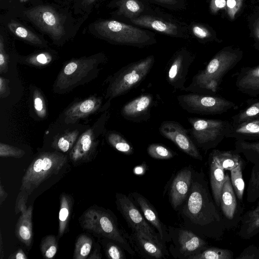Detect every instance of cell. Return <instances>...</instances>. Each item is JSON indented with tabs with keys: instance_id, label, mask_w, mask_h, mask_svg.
<instances>
[{
	"instance_id": "27",
	"label": "cell",
	"mask_w": 259,
	"mask_h": 259,
	"mask_svg": "<svg viewBox=\"0 0 259 259\" xmlns=\"http://www.w3.org/2000/svg\"><path fill=\"white\" fill-rule=\"evenodd\" d=\"M73 203V199L70 195L66 193L61 194L58 234L59 238H61L66 232Z\"/></svg>"
},
{
	"instance_id": "22",
	"label": "cell",
	"mask_w": 259,
	"mask_h": 259,
	"mask_svg": "<svg viewBox=\"0 0 259 259\" xmlns=\"http://www.w3.org/2000/svg\"><path fill=\"white\" fill-rule=\"evenodd\" d=\"M133 197L139 205L144 218L158 231L161 239L164 242L170 240L168 231L160 221L157 211L149 201L137 192L132 193Z\"/></svg>"
},
{
	"instance_id": "52",
	"label": "cell",
	"mask_w": 259,
	"mask_h": 259,
	"mask_svg": "<svg viewBox=\"0 0 259 259\" xmlns=\"http://www.w3.org/2000/svg\"><path fill=\"white\" fill-rule=\"evenodd\" d=\"M8 194L6 192L1 182L0 183V205H2L3 202L6 200Z\"/></svg>"
},
{
	"instance_id": "18",
	"label": "cell",
	"mask_w": 259,
	"mask_h": 259,
	"mask_svg": "<svg viewBox=\"0 0 259 259\" xmlns=\"http://www.w3.org/2000/svg\"><path fill=\"white\" fill-rule=\"evenodd\" d=\"M102 98L91 96L77 102L69 106L63 113L65 123H74L97 112L101 108Z\"/></svg>"
},
{
	"instance_id": "48",
	"label": "cell",
	"mask_w": 259,
	"mask_h": 259,
	"mask_svg": "<svg viewBox=\"0 0 259 259\" xmlns=\"http://www.w3.org/2000/svg\"><path fill=\"white\" fill-rule=\"evenodd\" d=\"M9 56L7 54L4 38L2 35L0 36V73H6L8 71Z\"/></svg>"
},
{
	"instance_id": "54",
	"label": "cell",
	"mask_w": 259,
	"mask_h": 259,
	"mask_svg": "<svg viewBox=\"0 0 259 259\" xmlns=\"http://www.w3.org/2000/svg\"><path fill=\"white\" fill-rule=\"evenodd\" d=\"M102 257V255L101 253H100L99 250L98 249V248L95 249L94 250V252H93L89 257H88V258L90 259H100Z\"/></svg>"
},
{
	"instance_id": "57",
	"label": "cell",
	"mask_w": 259,
	"mask_h": 259,
	"mask_svg": "<svg viewBox=\"0 0 259 259\" xmlns=\"http://www.w3.org/2000/svg\"><path fill=\"white\" fill-rule=\"evenodd\" d=\"M21 2H26L29 0H19Z\"/></svg>"
},
{
	"instance_id": "45",
	"label": "cell",
	"mask_w": 259,
	"mask_h": 259,
	"mask_svg": "<svg viewBox=\"0 0 259 259\" xmlns=\"http://www.w3.org/2000/svg\"><path fill=\"white\" fill-rule=\"evenodd\" d=\"M25 153L24 150L18 147L3 143H0V156L1 157L20 158Z\"/></svg>"
},
{
	"instance_id": "38",
	"label": "cell",
	"mask_w": 259,
	"mask_h": 259,
	"mask_svg": "<svg viewBox=\"0 0 259 259\" xmlns=\"http://www.w3.org/2000/svg\"><path fill=\"white\" fill-rule=\"evenodd\" d=\"M252 168L247 188V201L253 202L259 197V162Z\"/></svg>"
},
{
	"instance_id": "7",
	"label": "cell",
	"mask_w": 259,
	"mask_h": 259,
	"mask_svg": "<svg viewBox=\"0 0 259 259\" xmlns=\"http://www.w3.org/2000/svg\"><path fill=\"white\" fill-rule=\"evenodd\" d=\"M94 27L100 36L116 44L140 48L156 42L149 32L114 20L99 21Z\"/></svg>"
},
{
	"instance_id": "46",
	"label": "cell",
	"mask_w": 259,
	"mask_h": 259,
	"mask_svg": "<svg viewBox=\"0 0 259 259\" xmlns=\"http://www.w3.org/2000/svg\"><path fill=\"white\" fill-rule=\"evenodd\" d=\"M191 29L193 35L199 40H209L212 37L210 31L202 24H193Z\"/></svg>"
},
{
	"instance_id": "17",
	"label": "cell",
	"mask_w": 259,
	"mask_h": 259,
	"mask_svg": "<svg viewBox=\"0 0 259 259\" xmlns=\"http://www.w3.org/2000/svg\"><path fill=\"white\" fill-rule=\"evenodd\" d=\"M154 97L149 93L141 95L125 104L121 109V115L126 120L140 122L148 120L150 117Z\"/></svg>"
},
{
	"instance_id": "32",
	"label": "cell",
	"mask_w": 259,
	"mask_h": 259,
	"mask_svg": "<svg viewBox=\"0 0 259 259\" xmlns=\"http://www.w3.org/2000/svg\"><path fill=\"white\" fill-rule=\"evenodd\" d=\"M116 6L117 14L129 19L139 16L143 11L142 4L138 0H119Z\"/></svg>"
},
{
	"instance_id": "37",
	"label": "cell",
	"mask_w": 259,
	"mask_h": 259,
	"mask_svg": "<svg viewBox=\"0 0 259 259\" xmlns=\"http://www.w3.org/2000/svg\"><path fill=\"white\" fill-rule=\"evenodd\" d=\"M259 117V101L254 102L240 111L231 118V122L237 124L255 119Z\"/></svg>"
},
{
	"instance_id": "26",
	"label": "cell",
	"mask_w": 259,
	"mask_h": 259,
	"mask_svg": "<svg viewBox=\"0 0 259 259\" xmlns=\"http://www.w3.org/2000/svg\"><path fill=\"white\" fill-rule=\"evenodd\" d=\"M210 181L214 200L217 206H220V199L226 175L224 169L210 156Z\"/></svg>"
},
{
	"instance_id": "13",
	"label": "cell",
	"mask_w": 259,
	"mask_h": 259,
	"mask_svg": "<svg viewBox=\"0 0 259 259\" xmlns=\"http://www.w3.org/2000/svg\"><path fill=\"white\" fill-rule=\"evenodd\" d=\"M117 207L133 230L139 231L157 242L166 251L164 242L145 221L131 200L125 195L116 194Z\"/></svg>"
},
{
	"instance_id": "24",
	"label": "cell",
	"mask_w": 259,
	"mask_h": 259,
	"mask_svg": "<svg viewBox=\"0 0 259 259\" xmlns=\"http://www.w3.org/2000/svg\"><path fill=\"white\" fill-rule=\"evenodd\" d=\"M226 138L239 140L259 141V117L240 124L232 123Z\"/></svg>"
},
{
	"instance_id": "9",
	"label": "cell",
	"mask_w": 259,
	"mask_h": 259,
	"mask_svg": "<svg viewBox=\"0 0 259 259\" xmlns=\"http://www.w3.org/2000/svg\"><path fill=\"white\" fill-rule=\"evenodd\" d=\"M180 106L189 113L205 115L221 114L238 107L224 98L196 93L177 97Z\"/></svg>"
},
{
	"instance_id": "33",
	"label": "cell",
	"mask_w": 259,
	"mask_h": 259,
	"mask_svg": "<svg viewBox=\"0 0 259 259\" xmlns=\"http://www.w3.org/2000/svg\"><path fill=\"white\" fill-rule=\"evenodd\" d=\"M77 130L69 131L58 136L53 143L52 147L58 151L66 152L71 150L79 137Z\"/></svg>"
},
{
	"instance_id": "39",
	"label": "cell",
	"mask_w": 259,
	"mask_h": 259,
	"mask_svg": "<svg viewBox=\"0 0 259 259\" xmlns=\"http://www.w3.org/2000/svg\"><path fill=\"white\" fill-rule=\"evenodd\" d=\"M242 161L235 168L230 170L231 181L233 189L239 200L242 199L244 191V182L242 177Z\"/></svg>"
},
{
	"instance_id": "58",
	"label": "cell",
	"mask_w": 259,
	"mask_h": 259,
	"mask_svg": "<svg viewBox=\"0 0 259 259\" xmlns=\"http://www.w3.org/2000/svg\"><path fill=\"white\" fill-rule=\"evenodd\" d=\"M259 258V257H258Z\"/></svg>"
},
{
	"instance_id": "44",
	"label": "cell",
	"mask_w": 259,
	"mask_h": 259,
	"mask_svg": "<svg viewBox=\"0 0 259 259\" xmlns=\"http://www.w3.org/2000/svg\"><path fill=\"white\" fill-rule=\"evenodd\" d=\"M123 249L116 242H108L105 246V253L107 257L111 259H124L125 255Z\"/></svg>"
},
{
	"instance_id": "10",
	"label": "cell",
	"mask_w": 259,
	"mask_h": 259,
	"mask_svg": "<svg viewBox=\"0 0 259 259\" xmlns=\"http://www.w3.org/2000/svg\"><path fill=\"white\" fill-rule=\"evenodd\" d=\"M110 115L109 111L105 110L91 127L79 136L70 152L72 162L85 161L93 154L98 144V138L104 132Z\"/></svg>"
},
{
	"instance_id": "8",
	"label": "cell",
	"mask_w": 259,
	"mask_h": 259,
	"mask_svg": "<svg viewBox=\"0 0 259 259\" xmlns=\"http://www.w3.org/2000/svg\"><path fill=\"white\" fill-rule=\"evenodd\" d=\"M187 119L191 126L188 131L193 141L205 150L215 147L226 138L232 125L228 120L198 117Z\"/></svg>"
},
{
	"instance_id": "55",
	"label": "cell",
	"mask_w": 259,
	"mask_h": 259,
	"mask_svg": "<svg viewBox=\"0 0 259 259\" xmlns=\"http://www.w3.org/2000/svg\"><path fill=\"white\" fill-rule=\"evenodd\" d=\"M153 1H154L155 2H158V3H160L161 4L169 5H175L178 2V0H153Z\"/></svg>"
},
{
	"instance_id": "12",
	"label": "cell",
	"mask_w": 259,
	"mask_h": 259,
	"mask_svg": "<svg viewBox=\"0 0 259 259\" xmlns=\"http://www.w3.org/2000/svg\"><path fill=\"white\" fill-rule=\"evenodd\" d=\"M168 233L174 242L170 251L176 258L188 259L206 249V242L189 230L169 227Z\"/></svg>"
},
{
	"instance_id": "53",
	"label": "cell",
	"mask_w": 259,
	"mask_h": 259,
	"mask_svg": "<svg viewBox=\"0 0 259 259\" xmlns=\"http://www.w3.org/2000/svg\"><path fill=\"white\" fill-rule=\"evenodd\" d=\"M254 33L257 40L259 42V18L256 21L254 25Z\"/></svg>"
},
{
	"instance_id": "11",
	"label": "cell",
	"mask_w": 259,
	"mask_h": 259,
	"mask_svg": "<svg viewBox=\"0 0 259 259\" xmlns=\"http://www.w3.org/2000/svg\"><path fill=\"white\" fill-rule=\"evenodd\" d=\"M24 13L30 21L52 39L58 40L65 34L62 20L52 7L39 5L25 11Z\"/></svg>"
},
{
	"instance_id": "40",
	"label": "cell",
	"mask_w": 259,
	"mask_h": 259,
	"mask_svg": "<svg viewBox=\"0 0 259 259\" xmlns=\"http://www.w3.org/2000/svg\"><path fill=\"white\" fill-rule=\"evenodd\" d=\"M40 249L44 258H53L58 250L56 237L53 235H48L44 237L40 241Z\"/></svg>"
},
{
	"instance_id": "23",
	"label": "cell",
	"mask_w": 259,
	"mask_h": 259,
	"mask_svg": "<svg viewBox=\"0 0 259 259\" xmlns=\"http://www.w3.org/2000/svg\"><path fill=\"white\" fill-rule=\"evenodd\" d=\"M130 237L139 252L144 257L160 258L164 257L165 251L157 242L152 240L143 232L133 230Z\"/></svg>"
},
{
	"instance_id": "41",
	"label": "cell",
	"mask_w": 259,
	"mask_h": 259,
	"mask_svg": "<svg viewBox=\"0 0 259 259\" xmlns=\"http://www.w3.org/2000/svg\"><path fill=\"white\" fill-rule=\"evenodd\" d=\"M148 154L152 158L157 159H169L176 154L165 146L157 143L149 145L147 149Z\"/></svg>"
},
{
	"instance_id": "42",
	"label": "cell",
	"mask_w": 259,
	"mask_h": 259,
	"mask_svg": "<svg viewBox=\"0 0 259 259\" xmlns=\"http://www.w3.org/2000/svg\"><path fill=\"white\" fill-rule=\"evenodd\" d=\"M25 64L36 66L44 67L53 61V56L49 52H42L29 55L23 59Z\"/></svg>"
},
{
	"instance_id": "25",
	"label": "cell",
	"mask_w": 259,
	"mask_h": 259,
	"mask_svg": "<svg viewBox=\"0 0 259 259\" xmlns=\"http://www.w3.org/2000/svg\"><path fill=\"white\" fill-rule=\"evenodd\" d=\"M220 206L226 218L229 220L233 218L237 207V201L231 179L228 175H226L221 193Z\"/></svg>"
},
{
	"instance_id": "36",
	"label": "cell",
	"mask_w": 259,
	"mask_h": 259,
	"mask_svg": "<svg viewBox=\"0 0 259 259\" xmlns=\"http://www.w3.org/2000/svg\"><path fill=\"white\" fill-rule=\"evenodd\" d=\"M233 257V252L229 249L211 247L191 255L188 259H232Z\"/></svg>"
},
{
	"instance_id": "34",
	"label": "cell",
	"mask_w": 259,
	"mask_h": 259,
	"mask_svg": "<svg viewBox=\"0 0 259 259\" xmlns=\"http://www.w3.org/2000/svg\"><path fill=\"white\" fill-rule=\"evenodd\" d=\"M108 143L118 151L125 155H131L134 149L131 144L119 133L109 131L106 134Z\"/></svg>"
},
{
	"instance_id": "35",
	"label": "cell",
	"mask_w": 259,
	"mask_h": 259,
	"mask_svg": "<svg viewBox=\"0 0 259 259\" xmlns=\"http://www.w3.org/2000/svg\"><path fill=\"white\" fill-rule=\"evenodd\" d=\"M93 245L92 239L86 234H80L76 239L73 258L86 259Z\"/></svg>"
},
{
	"instance_id": "49",
	"label": "cell",
	"mask_w": 259,
	"mask_h": 259,
	"mask_svg": "<svg viewBox=\"0 0 259 259\" xmlns=\"http://www.w3.org/2000/svg\"><path fill=\"white\" fill-rule=\"evenodd\" d=\"M209 9L212 14H216L220 10L226 9V1L210 0Z\"/></svg>"
},
{
	"instance_id": "15",
	"label": "cell",
	"mask_w": 259,
	"mask_h": 259,
	"mask_svg": "<svg viewBox=\"0 0 259 259\" xmlns=\"http://www.w3.org/2000/svg\"><path fill=\"white\" fill-rule=\"evenodd\" d=\"M194 60L193 55L185 49L177 51L167 67L166 78L175 90L184 91L189 68Z\"/></svg>"
},
{
	"instance_id": "56",
	"label": "cell",
	"mask_w": 259,
	"mask_h": 259,
	"mask_svg": "<svg viewBox=\"0 0 259 259\" xmlns=\"http://www.w3.org/2000/svg\"><path fill=\"white\" fill-rule=\"evenodd\" d=\"M96 1L97 0H83L82 4L84 6L90 5Z\"/></svg>"
},
{
	"instance_id": "50",
	"label": "cell",
	"mask_w": 259,
	"mask_h": 259,
	"mask_svg": "<svg viewBox=\"0 0 259 259\" xmlns=\"http://www.w3.org/2000/svg\"><path fill=\"white\" fill-rule=\"evenodd\" d=\"M10 94V90L6 79L1 76L0 77V96L5 98Z\"/></svg>"
},
{
	"instance_id": "43",
	"label": "cell",
	"mask_w": 259,
	"mask_h": 259,
	"mask_svg": "<svg viewBox=\"0 0 259 259\" xmlns=\"http://www.w3.org/2000/svg\"><path fill=\"white\" fill-rule=\"evenodd\" d=\"M33 95L34 108L36 113L39 118H45L47 114L45 98L37 89L34 90Z\"/></svg>"
},
{
	"instance_id": "16",
	"label": "cell",
	"mask_w": 259,
	"mask_h": 259,
	"mask_svg": "<svg viewBox=\"0 0 259 259\" xmlns=\"http://www.w3.org/2000/svg\"><path fill=\"white\" fill-rule=\"evenodd\" d=\"M28 197L19 192L15 205V212H21L15 227V233L17 238L27 247H30L33 241L32 225L33 206H27Z\"/></svg>"
},
{
	"instance_id": "3",
	"label": "cell",
	"mask_w": 259,
	"mask_h": 259,
	"mask_svg": "<svg viewBox=\"0 0 259 259\" xmlns=\"http://www.w3.org/2000/svg\"><path fill=\"white\" fill-rule=\"evenodd\" d=\"M102 53L74 59L60 70L54 84V92L64 94L90 81L98 75L100 66L106 60Z\"/></svg>"
},
{
	"instance_id": "31",
	"label": "cell",
	"mask_w": 259,
	"mask_h": 259,
	"mask_svg": "<svg viewBox=\"0 0 259 259\" xmlns=\"http://www.w3.org/2000/svg\"><path fill=\"white\" fill-rule=\"evenodd\" d=\"M235 151L239 154L242 153L248 160L252 162H259V141L249 142L236 140Z\"/></svg>"
},
{
	"instance_id": "28",
	"label": "cell",
	"mask_w": 259,
	"mask_h": 259,
	"mask_svg": "<svg viewBox=\"0 0 259 259\" xmlns=\"http://www.w3.org/2000/svg\"><path fill=\"white\" fill-rule=\"evenodd\" d=\"M212 157L224 169L231 170L242 161L239 153L234 151L213 150L210 153Z\"/></svg>"
},
{
	"instance_id": "51",
	"label": "cell",
	"mask_w": 259,
	"mask_h": 259,
	"mask_svg": "<svg viewBox=\"0 0 259 259\" xmlns=\"http://www.w3.org/2000/svg\"><path fill=\"white\" fill-rule=\"evenodd\" d=\"M9 259H27V257L21 248L18 249L8 257Z\"/></svg>"
},
{
	"instance_id": "5",
	"label": "cell",
	"mask_w": 259,
	"mask_h": 259,
	"mask_svg": "<svg viewBox=\"0 0 259 259\" xmlns=\"http://www.w3.org/2000/svg\"><path fill=\"white\" fill-rule=\"evenodd\" d=\"M115 219L107 210L92 206L83 212L79 221L83 229L116 242L130 254L134 255L135 252L119 229Z\"/></svg>"
},
{
	"instance_id": "29",
	"label": "cell",
	"mask_w": 259,
	"mask_h": 259,
	"mask_svg": "<svg viewBox=\"0 0 259 259\" xmlns=\"http://www.w3.org/2000/svg\"><path fill=\"white\" fill-rule=\"evenodd\" d=\"M259 232V202L255 208L248 212L243 219L240 235L248 239Z\"/></svg>"
},
{
	"instance_id": "4",
	"label": "cell",
	"mask_w": 259,
	"mask_h": 259,
	"mask_svg": "<svg viewBox=\"0 0 259 259\" xmlns=\"http://www.w3.org/2000/svg\"><path fill=\"white\" fill-rule=\"evenodd\" d=\"M67 161V156L59 152L40 153L24 172L20 192L28 197L45 181L58 174Z\"/></svg>"
},
{
	"instance_id": "2",
	"label": "cell",
	"mask_w": 259,
	"mask_h": 259,
	"mask_svg": "<svg viewBox=\"0 0 259 259\" xmlns=\"http://www.w3.org/2000/svg\"><path fill=\"white\" fill-rule=\"evenodd\" d=\"M242 57L243 52L238 48H223L211 59L204 69L193 76L184 91L206 95L215 93L224 77Z\"/></svg>"
},
{
	"instance_id": "19",
	"label": "cell",
	"mask_w": 259,
	"mask_h": 259,
	"mask_svg": "<svg viewBox=\"0 0 259 259\" xmlns=\"http://www.w3.org/2000/svg\"><path fill=\"white\" fill-rule=\"evenodd\" d=\"M192 169L185 167L174 178L170 188V196L172 207L176 209L187 198L192 183Z\"/></svg>"
},
{
	"instance_id": "47",
	"label": "cell",
	"mask_w": 259,
	"mask_h": 259,
	"mask_svg": "<svg viewBox=\"0 0 259 259\" xmlns=\"http://www.w3.org/2000/svg\"><path fill=\"white\" fill-rule=\"evenodd\" d=\"M243 2V0H227L226 11L230 20L235 19L242 6Z\"/></svg>"
},
{
	"instance_id": "20",
	"label": "cell",
	"mask_w": 259,
	"mask_h": 259,
	"mask_svg": "<svg viewBox=\"0 0 259 259\" xmlns=\"http://www.w3.org/2000/svg\"><path fill=\"white\" fill-rule=\"evenodd\" d=\"M235 75V85L239 92L251 97L259 96V64L243 67Z\"/></svg>"
},
{
	"instance_id": "21",
	"label": "cell",
	"mask_w": 259,
	"mask_h": 259,
	"mask_svg": "<svg viewBox=\"0 0 259 259\" xmlns=\"http://www.w3.org/2000/svg\"><path fill=\"white\" fill-rule=\"evenodd\" d=\"M134 24L151 29L163 34L181 37L180 28L175 23L150 15H140L130 19Z\"/></svg>"
},
{
	"instance_id": "6",
	"label": "cell",
	"mask_w": 259,
	"mask_h": 259,
	"mask_svg": "<svg viewBox=\"0 0 259 259\" xmlns=\"http://www.w3.org/2000/svg\"><path fill=\"white\" fill-rule=\"evenodd\" d=\"M154 62V57L151 55L121 68L110 78L105 98L110 101L138 86L148 75Z\"/></svg>"
},
{
	"instance_id": "1",
	"label": "cell",
	"mask_w": 259,
	"mask_h": 259,
	"mask_svg": "<svg viewBox=\"0 0 259 259\" xmlns=\"http://www.w3.org/2000/svg\"><path fill=\"white\" fill-rule=\"evenodd\" d=\"M202 172L192 170L188 198L181 214L186 228L195 234L217 238L221 218L209 194Z\"/></svg>"
},
{
	"instance_id": "30",
	"label": "cell",
	"mask_w": 259,
	"mask_h": 259,
	"mask_svg": "<svg viewBox=\"0 0 259 259\" xmlns=\"http://www.w3.org/2000/svg\"><path fill=\"white\" fill-rule=\"evenodd\" d=\"M8 27L15 35L31 44L38 46H44L45 45L37 34L14 20L9 22Z\"/></svg>"
},
{
	"instance_id": "14",
	"label": "cell",
	"mask_w": 259,
	"mask_h": 259,
	"mask_svg": "<svg viewBox=\"0 0 259 259\" xmlns=\"http://www.w3.org/2000/svg\"><path fill=\"white\" fill-rule=\"evenodd\" d=\"M159 132L161 135L172 142L188 155L202 160V156L189 135L188 130L179 122L174 120L164 121L159 127Z\"/></svg>"
}]
</instances>
